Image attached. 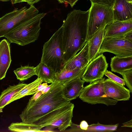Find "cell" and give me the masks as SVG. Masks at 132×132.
Masks as SVG:
<instances>
[{
    "label": "cell",
    "instance_id": "f1b7e54d",
    "mask_svg": "<svg viewBox=\"0 0 132 132\" xmlns=\"http://www.w3.org/2000/svg\"><path fill=\"white\" fill-rule=\"evenodd\" d=\"M88 126L87 122L86 121H81L79 125L81 129L80 131L85 132L87 129Z\"/></svg>",
    "mask_w": 132,
    "mask_h": 132
},
{
    "label": "cell",
    "instance_id": "d6a6232c",
    "mask_svg": "<svg viewBox=\"0 0 132 132\" xmlns=\"http://www.w3.org/2000/svg\"><path fill=\"white\" fill-rule=\"evenodd\" d=\"M55 83V81H54L53 82L51 83L50 85H48L47 87L42 90V94H44L48 92Z\"/></svg>",
    "mask_w": 132,
    "mask_h": 132
},
{
    "label": "cell",
    "instance_id": "d6986e66",
    "mask_svg": "<svg viewBox=\"0 0 132 132\" xmlns=\"http://www.w3.org/2000/svg\"><path fill=\"white\" fill-rule=\"evenodd\" d=\"M110 66L112 71L121 75L124 72L132 69V56H114L111 58Z\"/></svg>",
    "mask_w": 132,
    "mask_h": 132
},
{
    "label": "cell",
    "instance_id": "ffe728a7",
    "mask_svg": "<svg viewBox=\"0 0 132 132\" xmlns=\"http://www.w3.org/2000/svg\"><path fill=\"white\" fill-rule=\"evenodd\" d=\"M27 84L23 82L9 86L4 90L0 95V109L10 104V101Z\"/></svg>",
    "mask_w": 132,
    "mask_h": 132
},
{
    "label": "cell",
    "instance_id": "1f68e13d",
    "mask_svg": "<svg viewBox=\"0 0 132 132\" xmlns=\"http://www.w3.org/2000/svg\"><path fill=\"white\" fill-rule=\"evenodd\" d=\"M48 85L47 83L44 82L41 84L36 89V92L38 91H41Z\"/></svg>",
    "mask_w": 132,
    "mask_h": 132
},
{
    "label": "cell",
    "instance_id": "5bb4252c",
    "mask_svg": "<svg viewBox=\"0 0 132 132\" xmlns=\"http://www.w3.org/2000/svg\"><path fill=\"white\" fill-rule=\"evenodd\" d=\"M114 20L132 18V0H115L113 7Z\"/></svg>",
    "mask_w": 132,
    "mask_h": 132
},
{
    "label": "cell",
    "instance_id": "30bf717a",
    "mask_svg": "<svg viewBox=\"0 0 132 132\" xmlns=\"http://www.w3.org/2000/svg\"><path fill=\"white\" fill-rule=\"evenodd\" d=\"M108 65L103 54L99 55L89 62L81 78L85 82L90 83L102 78Z\"/></svg>",
    "mask_w": 132,
    "mask_h": 132
},
{
    "label": "cell",
    "instance_id": "2e32d148",
    "mask_svg": "<svg viewBox=\"0 0 132 132\" xmlns=\"http://www.w3.org/2000/svg\"><path fill=\"white\" fill-rule=\"evenodd\" d=\"M85 82L81 78H78L65 85L63 90L65 97L71 101L79 97L84 87Z\"/></svg>",
    "mask_w": 132,
    "mask_h": 132
},
{
    "label": "cell",
    "instance_id": "277c9868",
    "mask_svg": "<svg viewBox=\"0 0 132 132\" xmlns=\"http://www.w3.org/2000/svg\"><path fill=\"white\" fill-rule=\"evenodd\" d=\"M62 28L61 27L44 44L40 62L56 72L63 67L64 63L62 46Z\"/></svg>",
    "mask_w": 132,
    "mask_h": 132
},
{
    "label": "cell",
    "instance_id": "8992f818",
    "mask_svg": "<svg viewBox=\"0 0 132 132\" xmlns=\"http://www.w3.org/2000/svg\"><path fill=\"white\" fill-rule=\"evenodd\" d=\"M89 9L87 40L96 31L114 20L112 7L92 3Z\"/></svg>",
    "mask_w": 132,
    "mask_h": 132
},
{
    "label": "cell",
    "instance_id": "3957f363",
    "mask_svg": "<svg viewBox=\"0 0 132 132\" xmlns=\"http://www.w3.org/2000/svg\"><path fill=\"white\" fill-rule=\"evenodd\" d=\"M46 13H40L19 24L4 37L11 43L24 46L35 42L38 39L41 29V21Z\"/></svg>",
    "mask_w": 132,
    "mask_h": 132
},
{
    "label": "cell",
    "instance_id": "4fadbf2b",
    "mask_svg": "<svg viewBox=\"0 0 132 132\" xmlns=\"http://www.w3.org/2000/svg\"><path fill=\"white\" fill-rule=\"evenodd\" d=\"M89 62V45L87 41L80 51L65 63L63 68L70 70L82 69L86 68Z\"/></svg>",
    "mask_w": 132,
    "mask_h": 132
},
{
    "label": "cell",
    "instance_id": "6da1fadb",
    "mask_svg": "<svg viewBox=\"0 0 132 132\" xmlns=\"http://www.w3.org/2000/svg\"><path fill=\"white\" fill-rule=\"evenodd\" d=\"M89 9L74 10L69 13L61 26L64 64L83 48L87 40Z\"/></svg>",
    "mask_w": 132,
    "mask_h": 132
},
{
    "label": "cell",
    "instance_id": "e575fe53",
    "mask_svg": "<svg viewBox=\"0 0 132 132\" xmlns=\"http://www.w3.org/2000/svg\"><path fill=\"white\" fill-rule=\"evenodd\" d=\"M132 120L131 119L130 120L122 124V127H127L132 128Z\"/></svg>",
    "mask_w": 132,
    "mask_h": 132
},
{
    "label": "cell",
    "instance_id": "ac0fdd59",
    "mask_svg": "<svg viewBox=\"0 0 132 132\" xmlns=\"http://www.w3.org/2000/svg\"><path fill=\"white\" fill-rule=\"evenodd\" d=\"M86 68L72 70L62 68L60 70L56 72L55 81L65 85L75 79L81 78Z\"/></svg>",
    "mask_w": 132,
    "mask_h": 132
},
{
    "label": "cell",
    "instance_id": "9a60e30c",
    "mask_svg": "<svg viewBox=\"0 0 132 132\" xmlns=\"http://www.w3.org/2000/svg\"><path fill=\"white\" fill-rule=\"evenodd\" d=\"M10 45L5 39L0 42V80L5 78L12 61Z\"/></svg>",
    "mask_w": 132,
    "mask_h": 132
},
{
    "label": "cell",
    "instance_id": "74e56055",
    "mask_svg": "<svg viewBox=\"0 0 132 132\" xmlns=\"http://www.w3.org/2000/svg\"><path fill=\"white\" fill-rule=\"evenodd\" d=\"M10 0H0V1H3V2L7 1H10Z\"/></svg>",
    "mask_w": 132,
    "mask_h": 132
},
{
    "label": "cell",
    "instance_id": "d590c367",
    "mask_svg": "<svg viewBox=\"0 0 132 132\" xmlns=\"http://www.w3.org/2000/svg\"><path fill=\"white\" fill-rule=\"evenodd\" d=\"M40 0H25V2H26L29 5H32L34 4L37 3Z\"/></svg>",
    "mask_w": 132,
    "mask_h": 132
},
{
    "label": "cell",
    "instance_id": "603a6c76",
    "mask_svg": "<svg viewBox=\"0 0 132 132\" xmlns=\"http://www.w3.org/2000/svg\"><path fill=\"white\" fill-rule=\"evenodd\" d=\"M43 82L40 78H37L33 82L27 84L21 89L10 101V103L26 96L32 95L35 93L38 86Z\"/></svg>",
    "mask_w": 132,
    "mask_h": 132
},
{
    "label": "cell",
    "instance_id": "8d00e7d4",
    "mask_svg": "<svg viewBox=\"0 0 132 132\" xmlns=\"http://www.w3.org/2000/svg\"><path fill=\"white\" fill-rule=\"evenodd\" d=\"M12 4H15L18 3L25 2V0H11Z\"/></svg>",
    "mask_w": 132,
    "mask_h": 132
},
{
    "label": "cell",
    "instance_id": "7c38bea8",
    "mask_svg": "<svg viewBox=\"0 0 132 132\" xmlns=\"http://www.w3.org/2000/svg\"><path fill=\"white\" fill-rule=\"evenodd\" d=\"M132 31V18L123 21L113 20L105 27L103 39L123 36Z\"/></svg>",
    "mask_w": 132,
    "mask_h": 132
},
{
    "label": "cell",
    "instance_id": "7a4b0ae2",
    "mask_svg": "<svg viewBox=\"0 0 132 132\" xmlns=\"http://www.w3.org/2000/svg\"><path fill=\"white\" fill-rule=\"evenodd\" d=\"M55 83L49 90L42 94L35 101L29 100L19 115L22 122L34 123L50 112L65 105L70 102L63 94L65 85L54 81Z\"/></svg>",
    "mask_w": 132,
    "mask_h": 132
},
{
    "label": "cell",
    "instance_id": "e0dca14e",
    "mask_svg": "<svg viewBox=\"0 0 132 132\" xmlns=\"http://www.w3.org/2000/svg\"><path fill=\"white\" fill-rule=\"evenodd\" d=\"M105 27L96 31L87 41L89 49V62L97 55L103 39Z\"/></svg>",
    "mask_w": 132,
    "mask_h": 132
},
{
    "label": "cell",
    "instance_id": "8fae6325",
    "mask_svg": "<svg viewBox=\"0 0 132 132\" xmlns=\"http://www.w3.org/2000/svg\"><path fill=\"white\" fill-rule=\"evenodd\" d=\"M104 91L107 97L119 101L128 100L130 91L124 86L115 82L109 78L103 81Z\"/></svg>",
    "mask_w": 132,
    "mask_h": 132
},
{
    "label": "cell",
    "instance_id": "5b68a950",
    "mask_svg": "<svg viewBox=\"0 0 132 132\" xmlns=\"http://www.w3.org/2000/svg\"><path fill=\"white\" fill-rule=\"evenodd\" d=\"M74 107L71 102L67 104L55 109L40 118L34 124L42 128L47 126L57 128L60 131H64L70 127Z\"/></svg>",
    "mask_w": 132,
    "mask_h": 132
},
{
    "label": "cell",
    "instance_id": "83f0119b",
    "mask_svg": "<svg viewBox=\"0 0 132 132\" xmlns=\"http://www.w3.org/2000/svg\"><path fill=\"white\" fill-rule=\"evenodd\" d=\"M91 3L96 4L112 7L115 0H89Z\"/></svg>",
    "mask_w": 132,
    "mask_h": 132
},
{
    "label": "cell",
    "instance_id": "cb8c5ba5",
    "mask_svg": "<svg viewBox=\"0 0 132 132\" xmlns=\"http://www.w3.org/2000/svg\"><path fill=\"white\" fill-rule=\"evenodd\" d=\"M13 72L17 79L21 81L27 80L32 76L37 75L36 67L29 65L21 66Z\"/></svg>",
    "mask_w": 132,
    "mask_h": 132
},
{
    "label": "cell",
    "instance_id": "836d02e7",
    "mask_svg": "<svg viewBox=\"0 0 132 132\" xmlns=\"http://www.w3.org/2000/svg\"><path fill=\"white\" fill-rule=\"evenodd\" d=\"M132 31L126 34L124 36V37L130 41L132 42Z\"/></svg>",
    "mask_w": 132,
    "mask_h": 132
},
{
    "label": "cell",
    "instance_id": "52a82bcc",
    "mask_svg": "<svg viewBox=\"0 0 132 132\" xmlns=\"http://www.w3.org/2000/svg\"><path fill=\"white\" fill-rule=\"evenodd\" d=\"M38 12L32 5L28 8L24 6L6 14L0 18V38L19 24L35 16Z\"/></svg>",
    "mask_w": 132,
    "mask_h": 132
},
{
    "label": "cell",
    "instance_id": "7402d4cb",
    "mask_svg": "<svg viewBox=\"0 0 132 132\" xmlns=\"http://www.w3.org/2000/svg\"><path fill=\"white\" fill-rule=\"evenodd\" d=\"M39 126L32 123L23 122L12 123L8 127L9 130L13 132H43L47 131L41 130Z\"/></svg>",
    "mask_w": 132,
    "mask_h": 132
},
{
    "label": "cell",
    "instance_id": "f546056e",
    "mask_svg": "<svg viewBox=\"0 0 132 132\" xmlns=\"http://www.w3.org/2000/svg\"><path fill=\"white\" fill-rule=\"evenodd\" d=\"M59 3H67L69 4L71 7H72L79 0H57Z\"/></svg>",
    "mask_w": 132,
    "mask_h": 132
},
{
    "label": "cell",
    "instance_id": "9c48e42d",
    "mask_svg": "<svg viewBox=\"0 0 132 132\" xmlns=\"http://www.w3.org/2000/svg\"><path fill=\"white\" fill-rule=\"evenodd\" d=\"M109 52L118 57L132 56V42L123 36L103 39L98 55Z\"/></svg>",
    "mask_w": 132,
    "mask_h": 132
},
{
    "label": "cell",
    "instance_id": "4316f807",
    "mask_svg": "<svg viewBox=\"0 0 132 132\" xmlns=\"http://www.w3.org/2000/svg\"><path fill=\"white\" fill-rule=\"evenodd\" d=\"M105 76L112 81L123 86L125 85V81L110 71L107 70L104 73Z\"/></svg>",
    "mask_w": 132,
    "mask_h": 132
},
{
    "label": "cell",
    "instance_id": "44dd1931",
    "mask_svg": "<svg viewBox=\"0 0 132 132\" xmlns=\"http://www.w3.org/2000/svg\"><path fill=\"white\" fill-rule=\"evenodd\" d=\"M36 68V75L43 82L51 83L54 81L56 72L51 68L40 62Z\"/></svg>",
    "mask_w": 132,
    "mask_h": 132
},
{
    "label": "cell",
    "instance_id": "ba28073f",
    "mask_svg": "<svg viewBox=\"0 0 132 132\" xmlns=\"http://www.w3.org/2000/svg\"><path fill=\"white\" fill-rule=\"evenodd\" d=\"M105 78L91 82L84 87L79 96L83 102L92 104H103L107 106L115 105L118 101L107 97L104 89Z\"/></svg>",
    "mask_w": 132,
    "mask_h": 132
},
{
    "label": "cell",
    "instance_id": "484cf974",
    "mask_svg": "<svg viewBox=\"0 0 132 132\" xmlns=\"http://www.w3.org/2000/svg\"><path fill=\"white\" fill-rule=\"evenodd\" d=\"M121 75L125 84L129 90L132 93V69L124 72Z\"/></svg>",
    "mask_w": 132,
    "mask_h": 132
},
{
    "label": "cell",
    "instance_id": "4dcf8cb0",
    "mask_svg": "<svg viewBox=\"0 0 132 132\" xmlns=\"http://www.w3.org/2000/svg\"><path fill=\"white\" fill-rule=\"evenodd\" d=\"M42 94L41 91H38L35 93L29 100H31L35 101Z\"/></svg>",
    "mask_w": 132,
    "mask_h": 132
},
{
    "label": "cell",
    "instance_id": "d4e9b609",
    "mask_svg": "<svg viewBox=\"0 0 132 132\" xmlns=\"http://www.w3.org/2000/svg\"><path fill=\"white\" fill-rule=\"evenodd\" d=\"M118 124L104 125L98 122L89 125L87 129L85 132L112 131L116 130Z\"/></svg>",
    "mask_w": 132,
    "mask_h": 132
}]
</instances>
